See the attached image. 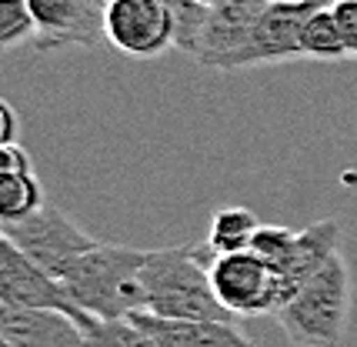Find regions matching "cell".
Listing matches in <instances>:
<instances>
[{
	"label": "cell",
	"mask_w": 357,
	"mask_h": 347,
	"mask_svg": "<svg viewBox=\"0 0 357 347\" xmlns=\"http://www.w3.org/2000/svg\"><path fill=\"white\" fill-rule=\"evenodd\" d=\"M264 3H280V0H264Z\"/></svg>",
	"instance_id": "cell-27"
},
{
	"label": "cell",
	"mask_w": 357,
	"mask_h": 347,
	"mask_svg": "<svg viewBox=\"0 0 357 347\" xmlns=\"http://www.w3.org/2000/svg\"><path fill=\"white\" fill-rule=\"evenodd\" d=\"M144 261H147V251L140 247L100 240L70 268V274L63 277V287L84 314L97 321H124L147 311V294L140 277Z\"/></svg>",
	"instance_id": "cell-2"
},
{
	"label": "cell",
	"mask_w": 357,
	"mask_h": 347,
	"mask_svg": "<svg viewBox=\"0 0 357 347\" xmlns=\"http://www.w3.org/2000/svg\"><path fill=\"white\" fill-rule=\"evenodd\" d=\"M37 37L27 0H0V47L10 50Z\"/></svg>",
	"instance_id": "cell-19"
},
{
	"label": "cell",
	"mask_w": 357,
	"mask_h": 347,
	"mask_svg": "<svg viewBox=\"0 0 357 347\" xmlns=\"http://www.w3.org/2000/svg\"><path fill=\"white\" fill-rule=\"evenodd\" d=\"M84 347H154V341L130 317H124V321H91L84 327Z\"/></svg>",
	"instance_id": "cell-18"
},
{
	"label": "cell",
	"mask_w": 357,
	"mask_h": 347,
	"mask_svg": "<svg viewBox=\"0 0 357 347\" xmlns=\"http://www.w3.org/2000/svg\"><path fill=\"white\" fill-rule=\"evenodd\" d=\"M93 3H100V7H107V3H110V0H93Z\"/></svg>",
	"instance_id": "cell-26"
},
{
	"label": "cell",
	"mask_w": 357,
	"mask_h": 347,
	"mask_svg": "<svg viewBox=\"0 0 357 347\" xmlns=\"http://www.w3.org/2000/svg\"><path fill=\"white\" fill-rule=\"evenodd\" d=\"M197 3H204V7H218L220 0H197Z\"/></svg>",
	"instance_id": "cell-24"
},
{
	"label": "cell",
	"mask_w": 357,
	"mask_h": 347,
	"mask_svg": "<svg viewBox=\"0 0 357 347\" xmlns=\"http://www.w3.org/2000/svg\"><path fill=\"white\" fill-rule=\"evenodd\" d=\"M0 347H10V344H3V341H0Z\"/></svg>",
	"instance_id": "cell-28"
},
{
	"label": "cell",
	"mask_w": 357,
	"mask_h": 347,
	"mask_svg": "<svg viewBox=\"0 0 357 347\" xmlns=\"http://www.w3.org/2000/svg\"><path fill=\"white\" fill-rule=\"evenodd\" d=\"M44 204V187L31 174H0V217L3 224L24 221Z\"/></svg>",
	"instance_id": "cell-16"
},
{
	"label": "cell",
	"mask_w": 357,
	"mask_h": 347,
	"mask_svg": "<svg viewBox=\"0 0 357 347\" xmlns=\"http://www.w3.org/2000/svg\"><path fill=\"white\" fill-rule=\"evenodd\" d=\"M321 3H324V7H334V3H341V0H321Z\"/></svg>",
	"instance_id": "cell-25"
},
{
	"label": "cell",
	"mask_w": 357,
	"mask_h": 347,
	"mask_svg": "<svg viewBox=\"0 0 357 347\" xmlns=\"http://www.w3.org/2000/svg\"><path fill=\"white\" fill-rule=\"evenodd\" d=\"M351 317V270L344 254H334L321 274L297 291V298L278 311L280 331L294 347H337Z\"/></svg>",
	"instance_id": "cell-3"
},
{
	"label": "cell",
	"mask_w": 357,
	"mask_h": 347,
	"mask_svg": "<svg viewBox=\"0 0 357 347\" xmlns=\"http://www.w3.org/2000/svg\"><path fill=\"white\" fill-rule=\"evenodd\" d=\"M130 321L154 341V347H254L231 321H167L147 311Z\"/></svg>",
	"instance_id": "cell-13"
},
{
	"label": "cell",
	"mask_w": 357,
	"mask_h": 347,
	"mask_svg": "<svg viewBox=\"0 0 357 347\" xmlns=\"http://www.w3.org/2000/svg\"><path fill=\"white\" fill-rule=\"evenodd\" d=\"M107 44L124 57L151 61L177 47V24L167 0H110L104 7Z\"/></svg>",
	"instance_id": "cell-5"
},
{
	"label": "cell",
	"mask_w": 357,
	"mask_h": 347,
	"mask_svg": "<svg viewBox=\"0 0 357 347\" xmlns=\"http://www.w3.org/2000/svg\"><path fill=\"white\" fill-rule=\"evenodd\" d=\"M33 17V50L50 54L61 47H97L107 40L104 7L93 0H27Z\"/></svg>",
	"instance_id": "cell-9"
},
{
	"label": "cell",
	"mask_w": 357,
	"mask_h": 347,
	"mask_svg": "<svg viewBox=\"0 0 357 347\" xmlns=\"http://www.w3.org/2000/svg\"><path fill=\"white\" fill-rule=\"evenodd\" d=\"M214 251L204 240L201 247H157L144 261V294L147 314L167 321H231L220 307L211 284Z\"/></svg>",
	"instance_id": "cell-1"
},
{
	"label": "cell",
	"mask_w": 357,
	"mask_h": 347,
	"mask_svg": "<svg viewBox=\"0 0 357 347\" xmlns=\"http://www.w3.org/2000/svg\"><path fill=\"white\" fill-rule=\"evenodd\" d=\"M0 304L33 307V311H61V314L74 317L80 327L97 321V317L84 314L74 304L63 281L50 277L44 268H37L31 257L17 251L7 237H0Z\"/></svg>",
	"instance_id": "cell-8"
},
{
	"label": "cell",
	"mask_w": 357,
	"mask_h": 347,
	"mask_svg": "<svg viewBox=\"0 0 357 347\" xmlns=\"http://www.w3.org/2000/svg\"><path fill=\"white\" fill-rule=\"evenodd\" d=\"M304 57L311 61H344L347 57V44H344L341 24L334 17V7H317L307 24H304V37H301Z\"/></svg>",
	"instance_id": "cell-15"
},
{
	"label": "cell",
	"mask_w": 357,
	"mask_h": 347,
	"mask_svg": "<svg viewBox=\"0 0 357 347\" xmlns=\"http://www.w3.org/2000/svg\"><path fill=\"white\" fill-rule=\"evenodd\" d=\"M0 234L7 237L20 254H27L37 268H44L50 277H57V281H63L80 257L100 244L97 237L80 231L61 207H50V204L40 207L31 217H24V221L3 224Z\"/></svg>",
	"instance_id": "cell-4"
},
{
	"label": "cell",
	"mask_w": 357,
	"mask_h": 347,
	"mask_svg": "<svg viewBox=\"0 0 357 347\" xmlns=\"http://www.w3.org/2000/svg\"><path fill=\"white\" fill-rule=\"evenodd\" d=\"M334 254H341V221L337 217H327V221H317L304 231H297V244L291 257L280 268H274L280 307H287L297 298V291L307 284L314 274H321Z\"/></svg>",
	"instance_id": "cell-10"
},
{
	"label": "cell",
	"mask_w": 357,
	"mask_h": 347,
	"mask_svg": "<svg viewBox=\"0 0 357 347\" xmlns=\"http://www.w3.org/2000/svg\"><path fill=\"white\" fill-rule=\"evenodd\" d=\"M334 17H337V24H341L344 44H347V57H357V0L334 3Z\"/></svg>",
	"instance_id": "cell-21"
},
{
	"label": "cell",
	"mask_w": 357,
	"mask_h": 347,
	"mask_svg": "<svg viewBox=\"0 0 357 347\" xmlns=\"http://www.w3.org/2000/svg\"><path fill=\"white\" fill-rule=\"evenodd\" d=\"M167 7H171L174 24H177V50H184V54H190L197 61L211 7H204L197 0H167Z\"/></svg>",
	"instance_id": "cell-17"
},
{
	"label": "cell",
	"mask_w": 357,
	"mask_h": 347,
	"mask_svg": "<svg viewBox=\"0 0 357 347\" xmlns=\"http://www.w3.org/2000/svg\"><path fill=\"white\" fill-rule=\"evenodd\" d=\"M294 244H297L294 231H287V227H280V224H261L254 240H250V251L257 254V257H264L271 268H280V264L291 257Z\"/></svg>",
	"instance_id": "cell-20"
},
{
	"label": "cell",
	"mask_w": 357,
	"mask_h": 347,
	"mask_svg": "<svg viewBox=\"0 0 357 347\" xmlns=\"http://www.w3.org/2000/svg\"><path fill=\"white\" fill-rule=\"evenodd\" d=\"M264 7V0H220L218 7H211L197 63L220 70V63L248 44L250 31H254Z\"/></svg>",
	"instance_id": "cell-12"
},
{
	"label": "cell",
	"mask_w": 357,
	"mask_h": 347,
	"mask_svg": "<svg viewBox=\"0 0 357 347\" xmlns=\"http://www.w3.org/2000/svg\"><path fill=\"white\" fill-rule=\"evenodd\" d=\"M17 144V114L7 100H0V147Z\"/></svg>",
	"instance_id": "cell-23"
},
{
	"label": "cell",
	"mask_w": 357,
	"mask_h": 347,
	"mask_svg": "<svg viewBox=\"0 0 357 347\" xmlns=\"http://www.w3.org/2000/svg\"><path fill=\"white\" fill-rule=\"evenodd\" d=\"M257 217L248 207H220L211 217V231H207V247L214 251V257L224 254H241L250 251V240L257 234Z\"/></svg>",
	"instance_id": "cell-14"
},
{
	"label": "cell",
	"mask_w": 357,
	"mask_h": 347,
	"mask_svg": "<svg viewBox=\"0 0 357 347\" xmlns=\"http://www.w3.org/2000/svg\"><path fill=\"white\" fill-rule=\"evenodd\" d=\"M317 7H321V0H280V3H267L261 10V17H257V24H254V31H250L248 44L220 63V70H241V67L304 57V47H301L304 24H307V17Z\"/></svg>",
	"instance_id": "cell-7"
},
{
	"label": "cell",
	"mask_w": 357,
	"mask_h": 347,
	"mask_svg": "<svg viewBox=\"0 0 357 347\" xmlns=\"http://www.w3.org/2000/svg\"><path fill=\"white\" fill-rule=\"evenodd\" d=\"M31 154L20 144H7L0 147V174H31Z\"/></svg>",
	"instance_id": "cell-22"
},
{
	"label": "cell",
	"mask_w": 357,
	"mask_h": 347,
	"mask_svg": "<svg viewBox=\"0 0 357 347\" xmlns=\"http://www.w3.org/2000/svg\"><path fill=\"white\" fill-rule=\"evenodd\" d=\"M211 284L218 294L220 307L234 317H278L280 294H278V274L264 257L254 251L224 254L211 264Z\"/></svg>",
	"instance_id": "cell-6"
},
{
	"label": "cell",
	"mask_w": 357,
	"mask_h": 347,
	"mask_svg": "<svg viewBox=\"0 0 357 347\" xmlns=\"http://www.w3.org/2000/svg\"><path fill=\"white\" fill-rule=\"evenodd\" d=\"M0 341L10 347H84V327L61 311L0 304Z\"/></svg>",
	"instance_id": "cell-11"
}]
</instances>
